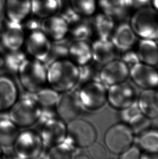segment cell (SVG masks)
Wrapping results in <instances>:
<instances>
[{
	"mask_svg": "<svg viewBox=\"0 0 158 159\" xmlns=\"http://www.w3.org/2000/svg\"><path fill=\"white\" fill-rule=\"evenodd\" d=\"M79 82V66L69 58L55 60L47 67V84L60 93L73 90Z\"/></svg>",
	"mask_w": 158,
	"mask_h": 159,
	"instance_id": "obj_1",
	"label": "cell"
},
{
	"mask_svg": "<svg viewBox=\"0 0 158 159\" xmlns=\"http://www.w3.org/2000/svg\"><path fill=\"white\" fill-rule=\"evenodd\" d=\"M28 93L17 99L9 110V118L19 127L27 128L36 124L42 111L35 93Z\"/></svg>",
	"mask_w": 158,
	"mask_h": 159,
	"instance_id": "obj_2",
	"label": "cell"
},
{
	"mask_svg": "<svg viewBox=\"0 0 158 159\" xmlns=\"http://www.w3.org/2000/svg\"><path fill=\"white\" fill-rule=\"evenodd\" d=\"M20 82L28 93H35L47 84V67L45 62L27 58L17 72Z\"/></svg>",
	"mask_w": 158,
	"mask_h": 159,
	"instance_id": "obj_3",
	"label": "cell"
},
{
	"mask_svg": "<svg viewBox=\"0 0 158 159\" xmlns=\"http://www.w3.org/2000/svg\"><path fill=\"white\" fill-rule=\"evenodd\" d=\"M130 26L135 34L142 39L158 40V11L145 7L133 15Z\"/></svg>",
	"mask_w": 158,
	"mask_h": 159,
	"instance_id": "obj_4",
	"label": "cell"
},
{
	"mask_svg": "<svg viewBox=\"0 0 158 159\" xmlns=\"http://www.w3.org/2000/svg\"><path fill=\"white\" fill-rule=\"evenodd\" d=\"M67 139L78 148H88L96 142V129L87 120L76 118L67 125Z\"/></svg>",
	"mask_w": 158,
	"mask_h": 159,
	"instance_id": "obj_5",
	"label": "cell"
},
{
	"mask_svg": "<svg viewBox=\"0 0 158 159\" xmlns=\"http://www.w3.org/2000/svg\"><path fill=\"white\" fill-rule=\"evenodd\" d=\"M16 155L20 159H37L43 152V144L40 134L33 130L20 133L13 145Z\"/></svg>",
	"mask_w": 158,
	"mask_h": 159,
	"instance_id": "obj_6",
	"label": "cell"
},
{
	"mask_svg": "<svg viewBox=\"0 0 158 159\" xmlns=\"http://www.w3.org/2000/svg\"><path fill=\"white\" fill-rule=\"evenodd\" d=\"M134 135L128 125L117 123L111 127L105 136V143L112 153L120 154L134 141Z\"/></svg>",
	"mask_w": 158,
	"mask_h": 159,
	"instance_id": "obj_7",
	"label": "cell"
},
{
	"mask_svg": "<svg viewBox=\"0 0 158 159\" xmlns=\"http://www.w3.org/2000/svg\"><path fill=\"white\" fill-rule=\"evenodd\" d=\"M78 93L84 109L88 110L100 109L107 101V86L100 81L93 80L82 84Z\"/></svg>",
	"mask_w": 158,
	"mask_h": 159,
	"instance_id": "obj_8",
	"label": "cell"
},
{
	"mask_svg": "<svg viewBox=\"0 0 158 159\" xmlns=\"http://www.w3.org/2000/svg\"><path fill=\"white\" fill-rule=\"evenodd\" d=\"M55 107L56 114L65 122L79 118L84 109L78 91L73 89L60 93Z\"/></svg>",
	"mask_w": 158,
	"mask_h": 159,
	"instance_id": "obj_9",
	"label": "cell"
},
{
	"mask_svg": "<svg viewBox=\"0 0 158 159\" xmlns=\"http://www.w3.org/2000/svg\"><path fill=\"white\" fill-rule=\"evenodd\" d=\"M26 36L21 24L10 21L4 17L0 21V42L7 51L21 49Z\"/></svg>",
	"mask_w": 158,
	"mask_h": 159,
	"instance_id": "obj_10",
	"label": "cell"
},
{
	"mask_svg": "<svg viewBox=\"0 0 158 159\" xmlns=\"http://www.w3.org/2000/svg\"><path fill=\"white\" fill-rule=\"evenodd\" d=\"M52 41L42 30L28 33L24 46L27 54L31 58L45 62L51 50Z\"/></svg>",
	"mask_w": 158,
	"mask_h": 159,
	"instance_id": "obj_11",
	"label": "cell"
},
{
	"mask_svg": "<svg viewBox=\"0 0 158 159\" xmlns=\"http://www.w3.org/2000/svg\"><path fill=\"white\" fill-rule=\"evenodd\" d=\"M136 89L132 85L126 82L109 86L107 90V101L110 106L121 110L137 101Z\"/></svg>",
	"mask_w": 158,
	"mask_h": 159,
	"instance_id": "obj_12",
	"label": "cell"
},
{
	"mask_svg": "<svg viewBox=\"0 0 158 159\" xmlns=\"http://www.w3.org/2000/svg\"><path fill=\"white\" fill-rule=\"evenodd\" d=\"M67 131L64 120L55 117L43 124L40 135L45 146L50 148L64 141L66 139Z\"/></svg>",
	"mask_w": 158,
	"mask_h": 159,
	"instance_id": "obj_13",
	"label": "cell"
},
{
	"mask_svg": "<svg viewBox=\"0 0 158 159\" xmlns=\"http://www.w3.org/2000/svg\"><path fill=\"white\" fill-rule=\"evenodd\" d=\"M129 69L121 60H115L104 65L100 71V81L106 86L126 82Z\"/></svg>",
	"mask_w": 158,
	"mask_h": 159,
	"instance_id": "obj_14",
	"label": "cell"
},
{
	"mask_svg": "<svg viewBox=\"0 0 158 159\" xmlns=\"http://www.w3.org/2000/svg\"><path fill=\"white\" fill-rule=\"evenodd\" d=\"M129 75L135 84L144 90L158 88V71L154 66L139 62L129 69Z\"/></svg>",
	"mask_w": 158,
	"mask_h": 159,
	"instance_id": "obj_15",
	"label": "cell"
},
{
	"mask_svg": "<svg viewBox=\"0 0 158 159\" xmlns=\"http://www.w3.org/2000/svg\"><path fill=\"white\" fill-rule=\"evenodd\" d=\"M41 30L52 42L61 41L68 34V24L56 14L42 19Z\"/></svg>",
	"mask_w": 158,
	"mask_h": 159,
	"instance_id": "obj_16",
	"label": "cell"
},
{
	"mask_svg": "<svg viewBox=\"0 0 158 159\" xmlns=\"http://www.w3.org/2000/svg\"><path fill=\"white\" fill-rule=\"evenodd\" d=\"M31 14V0H5L4 17L9 21L21 24Z\"/></svg>",
	"mask_w": 158,
	"mask_h": 159,
	"instance_id": "obj_17",
	"label": "cell"
},
{
	"mask_svg": "<svg viewBox=\"0 0 158 159\" xmlns=\"http://www.w3.org/2000/svg\"><path fill=\"white\" fill-rule=\"evenodd\" d=\"M19 98L15 81L7 75H0V112L10 110Z\"/></svg>",
	"mask_w": 158,
	"mask_h": 159,
	"instance_id": "obj_18",
	"label": "cell"
},
{
	"mask_svg": "<svg viewBox=\"0 0 158 159\" xmlns=\"http://www.w3.org/2000/svg\"><path fill=\"white\" fill-rule=\"evenodd\" d=\"M92 59L99 65L106 64L116 59L119 50L111 40L97 39L92 45Z\"/></svg>",
	"mask_w": 158,
	"mask_h": 159,
	"instance_id": "obj_19",
	"label": "cell"
},
{
	"mask_svg": "<svg viewBox=\"0 0 158 159\" xmlns=\"http://www.w3.org/2000/svg\"><path fill=\"white\" fill-rule=\"evenodd\" d=\"M136 35L130 25L124 22L114 30L111 40L119 51L124 52L131 49L134 45Z\"/></svg>",
	"mask_w": 158,
	"mask_h": 159,
	"instance_id": "obj_20",
	"label": "cell"
},
{
	"mask_svg": "<svg viewBox=\"0 0 158 159\" xmlns=\"http://www.w3.org/2000/svg\"><path fill=\"white\" fill-rule=\"evenodd\" d=\"M68 58L78 66L89 63L93 60L91 45L88 40H74L69 46Z\"/></svg>",
	"mask_w": 158,
	"mask_h": 159,
	"instance_id": "obj_21",
	"label": "cell"
},
{
	"mask_svg": "<svg viewBox=\"0 0 158 159\" xmlns=\"http://www.w3.org/2000/svg\"><path fill=\"white\" fill-rule=\"evenodd\" d=\"M141 113L151 120L158 117V90L145 89L138 100Z\"/></svg>",
	"mask_w": 158,
	"mask_h": 159,
	"instance_id": "obj_22",
	"label": "cell"
},
{
	"mask_svg": "<svg viewBox=\"0 0 158 159\" xmlns=\"http://www.w3.org/2000/svg\"><path fill=\"white\" fill-rule=\"evenodd\" d=\"M140 62L153 66L158 65V45L155 40L143 39L137 49Z\"/></svg>",
	"mask_w": 158,
	"mask_h": 159,
	"instance_id": "obj_23",
	"label": "cell"
},
{
	"mask_svg": "<svg viewBox=\"0 0 158 159\" xmlns=\"http://www.w3.org/2000/svg\"><path fill=\"white\" fill-rule=\"evenodd\" d=\"M62 0H31L32 14L41 19L59 13Z\"/></svg>",
	"mask_w": 158,
	"mask_h": 159,
	"instance_id": "obj_24",
	"label": "cell"
},
{
	"mask_svg": "<svg viewBox=\"0 0 158 159\" xmlns=\"http://www.w3.org/2000/svg\"><path fill=\"white\" fill-rule=\"evenodd\" d=\"M68 34L74 40H88L92 37L94 28L89 17L81 16L69 25Z\"/></svg>",
	"mask_w": 158,
	"mask_h": 159,
	"instance_id": "obj_25",
	"label": "cell"
},
{
	"mask_svg": "<svg viewBox=\"0 0 158 159\" xmlns=\"http://www.w3.org/2000/svg\"><path fill=\"white\" fill-rule=\"evenodd\" d=\"M98 4L103 13L113 19L124 17L132 8L127 0H99Z\"/></svg>",
	"mask_w": 158,
	"mask_h": 159,
	"instance_id": "obj_26",
	"label": "cell"
},
{
	"mask_svg": "<svg viewBox=\"0 0 158 159\" xmlns=\"http://www.w3.org/2000/svg\"><path fill=\"white\" fill-rule=\"evenodd\" d=\"M19 127L10 118L0 119V146L8 148L13 146L19 134Z\"/></svg>",
	"mask_w": 158,
	"mask_h": 159,
	"instance_id": "obj_27",
	"label": "cell"
},
{
	"mask_svg": "<svg viewBox=\"0 0 158 159\" xmlns=\"http://www.w3.org/2000/svg\"><path fill=\"white\" fill-rule=\"evenodd\" d=\"M92 22L94 30L98 35V39H109L115 27L113 17L105 13H100L95 16Z\"/></svg>",
	"mask_w": 158,
	"mask_h": 159,
	"instance_id": "obj_28",
	"label": "cell"
},
{
	"mask_svg": "<svg viewBox=\"0 0 158 159\" xmlns=\"http://www.w3.org/2000/svg\"><path fill=\"white\" fill-rule=\"evenodd\" d=\"M80 149L66 139L61 143L50 147L46 157L48 159H74L79 155Z\"/></svg>",
	"mask_w": 158,
	"mask_h": 159,
	"instance_id": "obj_29",
	"label": "cell"
},
{
	"mask_svg": "<svg viewBox=\"0 0 158 159\" xmlns=\"http://www.w3.org/2000/svg\"><path fill=\"white\" fill-rule=\"evenodd\" d=\"M137 142L146 153L158 152V130L148 129L139 135Z\"/></svg>",
	"mask_w": 158,
	"mask_h": 159,
	"instance_id": "obj_30",
	"label": "cell"
},
{
	"mask_svg": "<svg viewBox=\"0 0 158 159\" xmlns=\"http://www.w3.org/2000/svg\"><path fill=\"white\" fill-rule=\"evenodd\" d=\"M27 58L25 51L21 49L15 51H7L4 54V67L9 72L17 73L20 67Z\"/></svg>",
	"mask_w": 158,
	"mask_h": 159,
	"instance_id": "obj_31",
	"label": "cell"
},
{
	"mask_svg": "<svg viewBox=\"0 0 158 159\" xmlns=\"http://www.w3.org/2000/svg\"><path fill=\"white\" fill-rule=\"evenodd\" d=\"M35 95L42 108L52 109L55 107L60 93L49 86H46L35 93Z\"/></svg>",
	"mask_w": 158,
	"mask_h": 159,
	"instance_id": "obj_32",
	"label": "cell"
},
{
	"mask_svg": "<svg viewBox=\"0 0 158 159\" xmlns=\"http://www.w3.org/2000/svg\"><path fill=\"white\" fill-rule=\"evenodd\" d=\"M98 64L94 61L87 64L79 66V83L85 84L86 83L96 80L100 81V69L98 66Z\"/></svg>",
	"mask_w": 158,
	"mask_h": 159,
	"instance_id": "obj_33",
	"label": "cell"
},
{
	"mask_svg": "<svg viewBox=\"0 0 158 159\" xmlns=\"http://www.w3.org/2000/svg\"><path fill=\"white\" fill-rule=\"evenodd\" d=\"M69 3L76 13L83 17H90L96 11L95 0H69Z\"/></svg>",
	"mask_w": 158,
	"mask_h": 159,
	"instance_id": "obj_34",
	"label": "cell"
},
{
	"mask_svg": "<svg viewBox=\"0 0 158 159\" xmlns=\"http://www.w3.org/2000/svg\"><path fill=\"white\" fill-rule=\"evenodd\" d=\"M128 124L134 135L139 136L150 129L152 126V120L140 113L132 118Z\"/></svg>",
	"mask_w": 158,
	"mask_h": 159,
	"instance_id": "obj_35",
	"label": "cell"
},
{
	"mask_svg": "<svg viewBox=\"0 0 158 159\" xmlns=\"http://www.w3.org/2000/svg\"><path fill=\"white\" fill-rule=\"evenodd\" d=\"M62 40L52 42L51 50L49 57L45 62L46 65L50 64L54 61L64 58H68V48L69 45L62 42Z\"/></svg>",
	"mask_w": 158,
	"mask_h": 159,
	"instance_id": "obj_36",
	"label": "cell"
},
{
	"mask_svg": "<svg viewBox=\"0 0 158 159\" xmlns=\"http://www.w3.org/2000/svg\"><path fill=\"white\" fill-rule=\"evenodd\" d=\"M140 113L141 112L137 100L128 107L121 110L120 117L124 123H128L132 118Z\"/></svg>",
	"mask_w": 158,
	"mask_h": 159,
	"instance_id": "obj_37",
	"label": "cell"
},
{
	"mask_svg": "<svg viewBox=\"0 0 158 159\" xmlns=\"http://www.w3.org/2000/svg\"><path fill=\"white\" fill-rule=\"evenodd\" d=\"M42 19L31 14L21 23L26 33H29L41 30Z\"/></svg>",
	"mask_w": 158,
	"mask_h": 159,
	"instance_id": "obj_38",
	"label": "cell"
},
{
	"mask_svg": "<svg viewBox=\"0 0 158 159\" xmlns=\"http://www.w3.org/2000/svg\"><path fill=\"white\" fill-rule=\"evenodd\" d=\"M58 14L66 21L68 25L77 21V20L81 17L80 15H79L73 10L69 3L67 5L64 6L62 3L61 8Z\"/></svg>",
	"mask_w": 158,
	"mask_h": 159,
	"instance_id": "obj_39",
	"label": "cell"
},
{
	"mask_svg": "<svg viewBox=\"0 0 158 159\" xmlns=\"http://www.w3.org/2000/svg\"><path fill=\"white\" fill-rule=\"evenodd\" d=\"M121 60L129 69L140 62L137 52L131 49L124 51L121 56Z\"/></svg>",
	"mask_w": 158,
	"mask_h": 159,
	"instance_id": "obj_40",
	"label": "cell"
},
{
	"mask_svg": "<svg viewBox=\"0 0 158 159\" xmlns=\"http://www.w3.org/2000/svg\"><path fill=\"white\" fill-rule=\"evenodd\" d=\"M88 148L90 155L94 159H103L106 157V150L102 144L95 142Z\"/></svg>",
	"mask_w": 158,
	"mask_h": 159,
	"instance_id": "obj_41",
	"label": "cell"
},
{
	"mask_svg": "<svg viewBox=\"0 0 158 159\" xmlns=\"http://www.w3.org/2000/svg\"><path fill=\"white\" fill-rule=\"evenodd\" d=\"M141 153L139 146L133 144L126 151L120 154V158L121 159H140Z\"/></svg>",
	"mask_w": 158,
	"mask_h": 159,
	"instance_id": "obj_42",
	"label": "cell"
},
{
	"mask_svg": "<svg viewBox=\"0 0 158 159\" xmlns=\"http://www.w3.org/2000/svg\"><path fill=\"white\" fill-rule=\"evenodd\" d=\"M140 159H158V152L155 153H146L141 154Z\"/></svg>",
	"mask_w": 158,
	"mask_h": 159,
	"instance_id": "obj_43",
	"label": "cell"
},
{
	"mask_svg": "<svg viewBox=\"0 0 158 159\" xmlns=\"http://www.w3.org/2000/svg\"><path fill=\"white\" fill-rule=\"evenodd\" d=\"M4 3L5 0H0V21L4 17Z\"/></svg>",
	"mask_w": 158,
	"mask_h": 159,
	"instance_id": "obj_44",
	"label": "cell"
},
{
	"mask_svg": "<svg viewBox=\"0 0 158 159\" xmlns=\"http://www.w3.org/2000/svg\"><path fill=\"white\" fill-rule=\"evenodd\" d=\"M4 54L0 51V69L4 67Z\"/></svg>",
	"mask_w": 158,
	"mask_h": 159,
	"instance_id": "obj_45",
	"label": "cell"
},
{
	"mask_svg": "<svg viewBox=\"0 0 158 159\" xmlns=\"http://www.w3.org/2000/svg\"><path fill=\"white\" fill-rule=\"evenodd\" d=\"M151 3L153 6V8L158 11V0H151Z\"/></svg>",
	"mask_w": 158,
	"mask_h": 159,
	"instance_id": "obj_46",
	"label": "cell"
},
{
	"mask_svg": "<svg viewBox=\"0 0 158 159\" xmlns=\"http://www.w3.org/2000/svg\"><path fill=\"white\" fill-rule=\"evenodd\" d=\"M2 154H3V152H2V147L0 146V158L2 157Z\"/></svg>",
	"mask_w": 158,
	"mask_h": 159,
	"instance_id": "obj_47",
	"label": "cell"
}]
</instances>
